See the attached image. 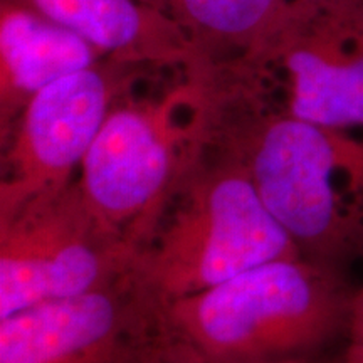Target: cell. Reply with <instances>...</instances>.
Listing matches in <instances>:
<instances>
[{
    "mask_svg": "<svg viewBox=\"0 0 363 363\" xmlns=\"http://www.w3.org/2000/svg\"><path fill=\"white\" fill-rule=\"evenodd\" d=\"M201 74L202 140L240 163L301 254L363 259V131L288 115L227 65Z\"/></svg>",
    "mask_w": 363,
    "mask_h": 363,
    "instance_id": "6da1fadb",
    "label": "cell"
},
{
    "mask_svg": "<svg viewBox=\"0 0 363 363\" xmlns=\"http://www.w3.org/2000/svg\"><path fill=\"white\" fill-rule=\"evenodd\" d=\"M298 254L240 163L199 131L192 160L136 252L130 276L162 306Z\"/></svg>",
    "mask_w": 363,
    "mask_h": 363,
    "instance_id": "7a4b0ae2",
    "label": "cell"
},
{
    "mask_svg": "<svg viewBox=\"0 0 363 363\" xmlns=\"http://www.w3.org/2000/svg\"><path fill=\"white\" fill-rule=\"evenodd\" d=\"M353 294L343 266L298 254L165 303L158 318L214 362L274 363L345 335Z\"/></svg>",
    "mask_w": 363,
    "mask_h": 363,
    "instance_id": "3957f363",
    "label": "cell"
},
{
    "mask_svg": "<svg viewBox=\"0 0 363 363\" xmlns=\"http://www.w3.org/2000/svg\"><path fill=\"white\" fill-rule=\"evenodd\" d=\"M201 69H157L108 113L76 177L98 220L136 247L192 160L199 142Z\"/></svg>",
    "mask_w": 363,
    "mask_h": 363,
    "instance_id": "277c9868",
    "label": "cell"
},
{
    "mask_svg": "<svg viewBox=\"0 0 363 363\" xmlns=\"http://www.w3.org/2000/svg\"><path fill=\"white\" fill-rule=\"evenodd\" d=\"M229 66L288 115L363 131V0H289L269 33Z\"/></svg>",
    "mask_w": 363,
    "mask_h": 363,
    "instance_id": "5b68a950",
    "label": "cell"
},
{
    "mask_svg": "<svg viewBox=\"0 0 363 363\" xmlns=\"http://www.w3.org/2000/svg\"><path fill=\"white\" fill-rule=\"evenodd\" d=\"M136 247L91 212L78 184L0 216V318L96 291L133 267Z\"/></svg>",
    "mask_w": 363,
    "mask_h": 363,
    "instance_id": "8992f818",
    "label": "cell"
},
{
    "mask_svg": "<svg viewBox=\"0 0 363 363\" xmlns=\"http://www.w3.org/2000/svg\"><path fill=\"white\" fill-rule=\"evenodd\" d=\"M152 71L103 59L35 94L0 135V216L74 182L113 104Z\"/></svg>",
    "mask_w": 363,
    "mask_h": 363,
    "instance_id": "52a82bcc",
    "label": "cell"
},
{
    "mask_svg": "<svg viewBox=\"0 0 363 363\" xmlns=\"http://www.w3.org/2000/svg\"><path fill=\"white\" fill-rule=\"evenodd\" d=\"M158 320L130 272L96 291L0 318V363H118Z\"/></svg>",
    "mask_w": 363,
    "mask_h": 363,
    "instance_id": "ba28073f",
    "label": "cell"
},
{
    "mask_svg": "<svg viewBox=\"0 0 363 363\" xmlns=\"http://www.w3.org/2000/svg\"><path fill=\"white\" fill-rule=\"evenodd\" d=\"M67 27L21 0H0V135L49 84L103 61Z\"/></svg>",
    "mask_w": 363,
    "mask_h": 363,
    "instance_id": "9c48e42d",
    "label": "cell"
},
{
    "mask_svg": "<svg viewBox=\"0 0 363 363\" xmlns=\"http://www.w3.org/2000/svg\"><path fill=\"white\" fill-rule=\"evenodd\" d=\"M93 44L104 57L155 69H199L177 27L138 0H21Z\"/></svg>",
    "mask_w": 363,
    "mask_h": 363,
    "instance_id": "30bf717a",
    "label": "cell"
},
{
    "mask_svg": "<svg viewBox=\"0 0 363 363\" xmlns=\"http://www.w3.org/2000/svg\"><path fill=\"white\" fill-rule=\"evenodd\" d=\"M187 38L201 67L229 65L251 51L289 0H138Z\"/></svg>",
    "mask_w": 363,
    "mask_h": 363,
    "instance_id": "8fae6325",
    "label": "cell"
},
{
    "mask_svg": "<svg viewBox=\"0 0 363 363\" xmlns=\"http://www.w3.org/2000/svg\"><path fill=\"white\" fill-rule=\"evenodd\" d=\"M118 363H219L211 360L192 345L163 328L160 318L157 325L143 335Z\"/></svg>",
    "mask_w": 363,
    "mask_h": 363,
    "instance_id": "7c38bea8",
    "label": "cell"
},
{
    "mask_svg": "<svg viewBox=\"0 0 363 363\" xmlns=\"http://www.w3.org/2000/svg\"><path fill=\"white\" fill-rule=\"evenodd\" d=\"M345 338L347 347L342 363H363V283L355 288Z\"/></svg>",
    "mask_w": 363,
    "mask_h": 363,
    "instance_id": "4fadbf2b",
    "label": "cell"
},
{
    "mask_svg": "<svg viewBox=\"0 0 363 363\" xmlns=\"http://www.w3.org/2000/svg\"><path fill=\"white\" fill-rule=\"evenodd\" d=\"M274 363H316V362H311V360H308L306 357H301V358H289V360L274 362Z\"/></svg>",
    "mask_w": 363,
    "mask_h": 363,
    "instance_id": "5bb4252c",
    "label": "cell"
},
{
    "mask_svg": "<svg viewBox=\"0 0 363 363\" xmlns=\"http://www.w3.org/2000/svg\"><path fill=\"white\" fill-rule=\"evenodd\" d=\"M301 2H335V0H301Z\"/></svg>",
    "mask_w": 363,
    "mask_h": 363,
    "instance_id": "9a60e30c",
    "label": "cell"
}]
</instances>
